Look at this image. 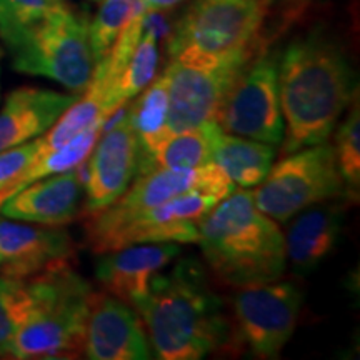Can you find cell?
I'll return each instance as SVG.
<instances>
[{
	"label": "cell",
	"instance_id": "obj_26",
	"mask_svg": "<svg viewBox=\"0 0 360 360\" xmlns=\"http://www.w3.org/2000/svg\"><path fill=\"white\" fill-rule=\"evenodd\" d=\"M334 154L337 160V167L344 179L345 188L350 195L359 197L360 187V103L359 97L354 98L350 103L347 115L342 120L340 125L337 124Z\"/></svg>",
	"mask_w": 360,
	"mask_h": 360
},
{
	"label": "cell",
	"instance_id": "obj_10",
	"mask_svg": "<svg viewBox=\"0 0 360 360\" xmlns=\"http://www.w3.org/2000/svg\"><path fill=\"white\" fill-rule=\"evenodd\" d=\"M304 295L292 282L238 287L232 299L242 340L255 357L277 359L299 323Z\"/></svg>",
	"mask_w": 360,
	"mask_h": 360
},
{
	"label": "cell",
	"instance_id": "obj_7",
	"mask_svg": "<svg viewBox=\"0 0 360 360\" xmlns=\"http://www.w3.org/2000/svg\"><path fill=\"white\" fill-rule=\"evenodd\" d=\"M270 0H195L169 40V56L193 52L214 58L250 56Z\"/></svg>",
	"mask_w": 360,
	"mask_h": 360
},
{
	"label": "cell",
	"instance_id": "obj_14",
	"mask_svg": "<svg viewBox=\"0 0 360 360\" xmlns=\"http://www.w3.org/2000/svg\"><path fill=\"white\" fill-rule=\"evenodd\" d=\"M74 240L64 225L22 222L0 215V274L32 278L58 264L70 262Z\"/></svg>",
	"mask_w": 360,
	"mask_h": 360
},
{
	"label": "cell",
	"instance_id": "obj_24",
	"mask_svg": "<svg viewBox=\"0 0 360 360\" xmlns=\"http://www.w3.org/2000/svg\"><path fill=\"white\" fill-rule=\"evenodd\" d=\"M97 122H107V119L102 114V97L92 87L84 89V96L75 98V102L67 109L64 114L57 119V122L45 132L42 137H39V155L64 146L74 139L75 135L84 132L85 129L92 127Z\"/></svg>",
	"mask_w": 360,
	"mask_h": 360
},
{
	"label": "cell",
	"instance_id": "obj_2",
	"mask_svg": "<svg viewBox=\"0 0 360 360\" xmlns=\"http://www.w3.org/2000/svg\"><path fill=\"white\" fill-rule=\"evenodd\" d=\"M154 355L162 360H200L227 345L231 323L220 295L197 259L159 272L135 304Z\"/></svg>",
	"mask_w": 360,
	"mask_h": 360
},
{
	"label": "cell",
	"instance_id": "obj_27",
	"mask_svg": "<svg viewBox=\"0 0 360 360\" xmlns=\"http://www.w3.org/2000/svg\"><path fill=\"white\" fill-rule=\"evenodd\" d=\"M32 307L29 281L0 274V357H8L12 339Z\"/></svg>",
	"mask_w": 360,
	"mask_h": 360
},
{
	"label": "cell",
	"instance_id": "obj_25",
	"mask_svg": "<svg viewBox=\"0 0 360 360\" xmlns=\"http://www.w3.org/2000/svg\"><path fill=\"white\" fill-rule=\"evenodd\" d=\"M101 7L89 22V44L94 65L107 57L134 12L141 7V0H101Z\"/></svg>",
	"mask_w": 360,
	"mask_h": 360
},
{
	"label": "cell",
	"instance_id": "obj_5",
	"mask_svg": "<svg viewBox=\"0 0 360 360\" xmlns=\"http://www.w3.org/2000/svg\"><path fill=\"white\" fill-rule=\"evenodd\" d=\"M13 70L45 77L74 94L84 92L94 70L89 19L62 0L42 17L2 37Z\"/></svg>",
	"mask_w": 360,
	"mask_h": 360
},
{
	"label": "cell",
	"instance_id": "obj_21",
	"mask_svg": "<svg viewBox=\"0 0 360 360\" xmlns=\"http://www.w3.org/2000/svg\"><path fill=\"white\" fill-rule=\"evenodd\" d=\"M276 146L222 132L214 150V164L238 187L259 186L267 177L274 159Z\"/></svg>",
	"mask_w": 360,
	"mask_h": 360
},
{
	"label": "cell",
	"instance_id": "obj_30",
	"mask_svg": "<svg viewBox=\"0 0 360 360\" xmlns=\"http://www.w3.org/2000/svg\"><path fill=\"white\" fill-rule=\"evenodd\" d=\"M141 2L148 8V11L160 12V11H169V8L179 6V4H182L184 0H141Z\"/></svg>",
	"mask_w": 360,
	"mask_h": 360
},
{
	"label": "cell",
	"instance_id": "obj_31",
	"mask_svg": "<svg viewBox=\"0 0 360 360\" xmlns=\"http://www.w3.org/2000/svg\"><path fill=\"white\" fill-rule=\"evenodd\" d=\"M0 60H2V51H0Z\"/></svg>",
	"mask_w": 360,
	"mask_h": 360
},
{
	"label": "cell",
	"instance_id": "obj_8",
	"mask_svg": "<svg viewBox=\"0 0 360 360\" xmlns=\"http://www.w3.org/2000/svg\"><path fill=\"white\" fill-rule=\"evenodd\" d=\"M252 56L214 58L184 51L170 57L164 72L169 87V134L217 122L225 96Z\"/></svg>",
	"mask_w": 360,
	"mask_h": 360
},
{
	"label": "cell",
	"instance_id": "obj_23",
	"mask_svg": "<svg viewBox=\"0 0 360 360\" xmlns=\"http://www.w3.org/2000/svg\"><path fill=\"white\" fill-rule=\"evenodd\" d=\"M102 127L103 122L94 124L92 127L85 129L84 132L75 135L74 139H70L69 142L64 143V146L52 148V150L35 157L32 164H30L19 177L13 180L11 186L0 192V202L7 199L8 195H12V193H15L17 191H20L22 187L29 186L30 182H35V180L49 177V175L60 174L65 172V170L79 167V165L89 157L94 143H96L98 135L102 132Z\"/></svg>",
	"mask_w": 360,
	"mask_h": 360
},
{
	"label": "cell",
	"instance_id": "obj_15",
	"mask_svg": "<svg viewBox=\"0 0 360 360\" xmlns=\"http://www.w3.org/2000/svg\"><path fill=\"white\" fill-rule=\"evenodd\" d=\"M180 252L182 247L177 242L137 244L103 252L96 262V278L103 290L135 307L146 297L152 278L179 257Z\"/></svg>",
	"mask_w": 360,
	"mask_h": 360
},
{
	"label": "cell",
	"instance_id": "obj_13",
	"mask_svg": "<svg viewBox=\"0 0 360 360\" xmlns=\"http://www.w3.org/2000/svg\"><path fill=\"white\" fill-rule=\"evenodd\" d=\"M84 355L90 360L155 357L141 315L109 292H94L85 323Z\"/></svg>",
	"mask_w": 360,
	"mask_h": 360
},
{
	"label": "cell",
	"instance_id": "obj_11",
	"mask_svg": "<svg viewBox=\"0 0 360 360\" xmlns=\"http://www.w3.org/2000/svg\"><path fill=\"white\" fill-rule=\"evenodd\" d=\"M114 122L103 124V135L89 154L82 174L85 212L94 214L119 199L137 177L141 148L129 124L127 112L120 107Z\"/></svg>",
	"mask_w": 360,
	"mask_h": 360
},
{
	"label": "cell",
	"instance_id": "obj_4",
	"mask_svg": "<svg viewBox=\"0 0 360 360\" xmlns=\"http://www.w3.org/2000/svg\"><path fill=\"white\" fill-rule=\"evenodd\" d=\"M29 281L32 307L12 339V359H70L84 354L94 290L70 262L58 264Z\"/></svg>",
	"mask_w": 360,
	"mask_h": 360
},
{
	"label": "cell",
	"instance_id": "obj_28",
	"mask_svg": "<svg viewBox=\"0 0 360 360\" xmlns=\"http://www.w3.org/2000/svg\"><path fill=\"white\" fill-rule=\"evenodd\" d=\"M57 0H0V39L42 17Z\"/></svg>",
	"mask_w": 360,
	"mask_h": 360
},
{
	"label": "cell",
	"instance_id": "obj_20",
	"mask_svg": "<svg viewBox=\"0 0 360 360\" xmlns=\"http://www.w3.org/2000/svg\"><path fill=\"white\" fill-rule=\"evenodd\" d=\"M159 35L160 17L159 12L147 11L146 24H143L142 37L130 57L127 67L120 75L112 92L103 102L102 112L107 120L117 114L125 102L137 97L155 77L157 64H159Z\"/></svg>",
	"mask_w": 360,
	"mask_h": 360
},
{
	"label": "cell",
	"instance_id": "obj_6",
	"mask_svg": "<svg viewBox=\"0 0 360 360\" xmlns=\"http://www.w3.org/2000/svg\"><path fill=\"white\" fill-rule=\"evenodd\" d=\"M347 193L332 143L322 142L285 154L252 192L260 212L278 224L307 207Z\"/></svg>",
	"mask_w": 360,
	"mask_h": 360
},
{
	"label": "cell",
	"instance_id": "obj_9",
	"mask_svg": "<svg viewBox=\"0 0 360 360\" xmlns=\"http://www.w3.org/2000/svg\"><path fill=\"white\" fill-rule=\"evenodd\" d=\"M224 132L281 146L283 119L278 97V52L252 56L220 107Z\"/></svg>",
	"mask_w": 360,
	"mask_h": 360
},
{
	"label": "cell",
	"instance_id": "obj_12",
	"mask_svg": "<svg viewBox=\"0 0 360 360\" xmlns=\"http://www.w3.org/2000/svg\"><path fill=\"white\" fill-rule=\"evenodd\" d=\"M85 238L96 254L137 244H197L199 225L180 219L170 199L139 214L115 215L103 209L89 214Z\"/></svg>",
	"mask_w": 360,
	"mask_h": 360
},
{
	"label": "cell",
	"instance_id": "obj_16",
	"mask_svg": "<svg viewBox=\"0 0 360 360\" xmlns=\"http://www.w3.org/2000/svg\"><path fill=\"white\" fill-rule=\"evenodd\" d=\"M84 195L79 167L30 182L0 202V215L22 222L67 225L77 217Z\"/></svg>",
	"mask_w": 360,
	"mask_h": 360
},
{
	"label": "cell",
	"instance_id": "obj_32",
	"mask_svg": "<svg viewBox=\"0 0 360 360\" xmlns=\"http://www.w3.org/2000/svg\"><path fill=\"white\" fill-rule=\"evenodd\" d=\"M92 2H101V0H92Z\"/></svg>",
	"mask_w": 360,
	"mask_h": 360
},
{
	"label": "cell",
	"instance_id": "obj_17",
	"mask_svg": "<svg viewBox=\"0 0 360 360\" xmlns=\"http://www.w3.org/2000/svg\"><path fill=\"white\" fill-rule=\"evenodd\" d=\"M77 97L39 87L12 90L0 109V150L42 137Z\"/></svg>",
	"mask_w": 360,
	"mask_h": 360
},
{
	"label": "cell",
	"instance_id": "obj_29",
	"mask_svg": "<svg viewBox=\"0 0 360 360\" xmlns=\"http://www.w3.org/2000/svg\"><path fill=\"white\" fill-rule=\"evenodd\" d=\"M39 139H34L22 146L0 150V192L11 186L32 164L39 154Z\"/></svg>",
	"mask_w": 360,
	"mask_h": 360
},
{
	"label": "cell",
	"instance_id": "obj_22",
	"mask_svg": "<svg viewBox=\"0 0 360 360\" xmlns=\"http://www.w3.org/2000/svg\"><path fill=\"white\" fill-rule=\"evenodd\" d=\"M222 132L219 122H207L167 135L152 155V169L191 170L214 164V150Z\"/></svg>",
	"mask_w": 360,
	"mask_h": 360
},
{
	"label": "cell",
	"instance_id": "obj_19",
	"mask_svg": "<svg viewBox=\"0 0 360 360\" xmlns=\"http://www.w3.org/2000/svg\"><path fill=\"white\" fill-rule=\"evenodd\" d=\"M129 124L137 137L141 148L137 175L146 174L152 169V155L157 147L165 141L169 134V87L167 77L162 74L159 79L152 80L139 94L130 109L127 110Z\"/></svg>",
	"mask_w": 360,
	"mask_h": 360
},
{
	"label": "cell",
	"instance_id": "obj_3",
	"mask_svg": "<svg viewBox=\"0 0 360 360\" xmlns=\"http://www.w3.org/2000/svg\"><path fill=\"white\" fill-rule=\"evenodd\" d=\"M197 244L215 277L227 285L274 282L285 272L283 233L245 188L229 193L200 220Z\"/></svg>",
	"mask_w": 360,
	"mask_h": 360
},
{
	"label": "cell",
	"instance_id": "obj_1",
	"mask_svg": "<svg viewBox=\"0 0 360 360\" xmlns=\"http://www.w3.org/2000/svg\"><path fill=\"white\" fill-rule=\"evenodd\" d=\"M282 154L327 142L359 97L357 74L340 44L321 29L292 39L278 52Z\"/></svg>",
	"mask_w": 360,
	"mask_h": 360
},
{
	"label": "cell",
	"instance_id": "obj_18",
	"mask_svg": "<svg viewBox=\"0 0 360 360\" xmlns=\"http://www.w3.org/2000/svg\"><path fill=\"white\" fill-rule=\"evenodd\" d=\"M285 237V257L297 276H310L326 260L344 227V210L337 202H321L294 215Z\"/></svg>",
	"mask_w": 360,
	"mask_h": 360
}]
</instances>
